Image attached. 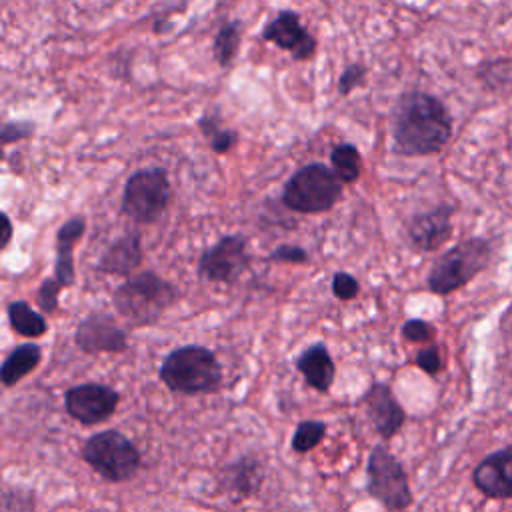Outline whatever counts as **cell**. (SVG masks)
Segmentation results:
<instances>
[{
  "mask_svg": "<svg viewBox=\"0 0 512 512\" xmlns=\"http://www.w3.org/2000/svg\"><path fill=\"white\" fill-rule=\"evenodd\" d=\"M392 148L400 156L440 152L452 136V116L444 102L422 90L402 92L390 116Z\"/></svg>",
  "mask_w": 512,
  "mask_h": 512,
  "instance_id": "6da1fadb",
  "label": "cell"
},
{
  "mask_svg": "<svg viewBox=\"0 0 512 512\" xmlns=\"http://www.w3.org/2000/svg\"><path fill=\"white\" fill-rule=\"evenodd\" d=\"M178 298L180 290L154 270L132 274L112 292L114 310L130 328L154 326Z\"/></svg>",
  "mask_w": 512,
  "mask_h": 512,
  "instance_id": "7a4b0ae2",
  "label": "cell"
},
{
  "mask_svg": "<svg viewBox=\"0 0 512 512\" xmlns=\"http://www.w3.org/2000/svg\"><path fill=\"white\" fill-rule=\"evenodd\" d=\"M158 378L174 394L198 396L220 390L224 372L210 348L202 344H184L162 358Z\"/></svg>",
  "mask_w": 512,
  "mask_h": 512,
  "instance_id": "3957f363",
  "label": "cell"
},
{
  "mask_svg": "<svg viewBox=\"0 0 512 512\" xmlns=\"http://www.w3.org/2000/svg\"><path fill=\"white\" fill-rule=\"evenodd\" d=\"M492 252L494 248L490 240L482 236H472L458 242L456 246L440 254L432 264L426 276L428 290L438 296L460 290L488 266Z\"/></svg>",
  "mask_w": 512,
  "mask_h": 512,
  "instance_id": "277c9868",
  "label": "cell"
},
{
  "mask_svg": "<svg viewBox=\"0 0 512 512\" xmlns=\"http://www.w3.org/2000/svg\"><path fill=\"white\" fill-rule=\"evenodd\" d=\"M342 182L322 162L300 166L282 188V204L298 214H322L342 198Z\"/></svg>",
  "mask_w": 512,
  "mask_h": 512,
  "instance_id": "5b68a950",
  "label": "cell"
},
{
  "mask_svg": "<svg viewBox=\"0 0 512 512\" xmlns=\"http://www.w3.org/2000/svg\"><path fill=\"white\" fill-rule=\"evenodd\" d=\"M80 458L100 478L112 484L132 480L142 466V454L138 446L116 428H108L86 438L80 448Z\"/></svg>",
  "mask_w": 512,
  "mask_h": 512,
  "instance_id": "8992f818",
  "label": "cell"
},
{
  "mask_svg": "<svg viewBox=\"0 0 512 512\" xmlns=\"http://www.w3.org/2000/svg\"><path fill=\"white\" fill-rule=\"evenodd\" d=\"M170 196L172 188L166 168H142L128 176L122 190L120 210L136 224H152L168 208Z\"/></svg>",
  "mask_w": 512,
  "mask_h": 512,
  "instance_id": "52a82bcc",
  "label": "cell"
},
{
  "mask_svg": "<svg viewBox=\"0 0 512 512\" xmlns=\"http://www.w3.org/2000/svg\"><path fill=\"white\" fill-rule=\"evenodd\" d=\"M366 492L388 512H404L412 506V490L402 462L384 442L372 446L366 462Z\"/></svg>",
  "mask_w": 512,
  "mask_h": 512,
  "instance_id": "ba28073f",
  "label": "cell"
},
{
  "mask_svg": "<svg viewBox=\"0 0 512 512\" xmlns=\"http://www.w3.org/2000/svg\"><path fill=\"white\" fill-rule=\"evenodd\" d=\"M250 268L248 242L242 234H228L200 254L198 274L208 282L234 284Z\"/></svg>",
  "mask_w": 512,
  "mask_h": 512,
  "instance_id": "9c48e42d",
  "label": "cell"
},
{
  "mask_svg": "<svg viewBox=\"0 0 512 512\" xmlns=\"http://www.w3.org/2000/svg\"><path fill=\"white\" fill-rule=\"evenodd\" d=\"M118 402V390L102 382H84L64 390V410L82 426L106 422L116 412Z\"/></svg>",
  "mask_w": 512,
  "mask_h": 512,
  "instance_id": "30bf717a",
  "label": "cell"
},
{
  "mask_svg": "<svg viewBox=\"0 0 512 512\" xmlns=\"http://www.w3.org/2000/svg\"><path fill=\"white\" fill-rule=\"evenodd\" d=\"M74 344L84 354H120L128 350L126 330L106 312H90L74 330Z\"/></svg>",
  "mask_w": 512,
  "mask_h": 512,
  "instance_id": "8fae6325",
  "label": "cell"
},
{
  "mask_svg": "<svg viewBox=\"0 0 512 512\" xmlns=\"http://www.w3.org/2000/svg\"><path fill=\"white\" fill-rule=\"evenodd\" d=\"M260 36L280 50H286L296 62L310 60L318 48L316 38L300 22V14L294 10H280L264 24Z\"/></svg>",
  "mask_w": 512,
  "mask_h": 512,
  "instance_id": "7c38bea8",
  "label": "cell"
},
{
  "mask_svg": "<svg viewBox=\"0 0 512 512\" xmlns=\"http://www.w3.org/2000/svg\"><path fill=\"white\" fill-rule=\"evenodd\" d=\"M370 424L382 440L394 438L406 424V410L386 382L374 380L360 398Z\"/></svg>",
  "mask_w": 512,
  "mask_h": 512,
  "instance_id": "4fadbf2b",
  "label": "cell"
},
{
  "mask_svg": "<svg viewBox=\"0 0 512 512\" xmlns=\"http://www.w3.org/2000/svg\"><path fill=\"white\" fill-rule=\"evenodd\" d=\"M266 480L264 462L254 454H242L226 462L218 472V486L232 500H248L260 494Z\"/></svg>",
  "mask_w": 512,
  "mask_h": 512,
  "instance_id": "5bb4252c",
  "label": "cell"
},
{
  "mask_svg": "<svg viewBox=\"0 0 512 512\" xmlns=\"http://www.w3.org/2000/svg\"><path fill=\"white\" fill-rule=\"evenodd\" d=\"M452 214L454 206L450 204H440L414 214L406 230L412 248L420 252H432L444 246L452 236Z\"/></svg>",
  "mask_w": 512,
  "mask_h": 512,
  "instance_id": "9a60e30c",
  "label": "cell"
},
{
  "mask_svg": "<svg viewBox=\"0 0 512 512\" xmlns=\"http://www.w3.org/2000/svg\"><path fill=\"white\" fill-rule=\"evenodd\" d=\"M474 488L492 500H512V446L484 456L472 472Z\"/></svg>",
  "mask_w": 512,
  "mask_h": 512,
  "instance_id": "2e32d148",
  "label": "cell"
},
{
  "mask_svg": "<svg viewBox=\"0 0 512 512\" xmlns=\"http://www.w3.org/2000/svg\"><path fill=\"white\" fill-rule=\"evenodd\" d=\"M142 234L136 230H128L108 244L102 256L96 262V270L108 276L130 278L142 264Z\"/></svg>",
  "mask_w": 512,
  "mask_h": 512,
  "instance_id": "e0dca14e",
  "label": "cell"
},
{
  "mask_svg": "<svg viewBox=\"0 0 512 512\" xmlns=\"http://www.w3.org/2000/svg\"><path fill=\"white\" fill-rule=\"evenodd\" d=\"M86 232V218L74 214L56 232V260H54V280L64 290L76 282L74 268V246Z\"/></svg>",
  "mask_w": 512,
  "mask_h": 512,
  "instance_id": "ac0fdd59",
  "label": "cell"
},
{
  "mask_svg": "<svg viewBox=\"0 0 512 512\" xmlns=\"http://www.w3.org/2000/svg\"><path fill=\"white\" fill-rule=\"evenodd\" d=\"M296 370L304 382L320 394L330 392L336 378V364L324 342L306 346L296 358Z\"/></svg>",
  "mask_w": 512,
  "mask_h": 512,
  "instance_id": "d6986e66",
  "label": "cell"
},
{
  "mask_svg": "<svg viewBox=\"0 0 512 512\" xmlns=\"http://www.w3.org/2000/svg\"><path fill=\"white\" fill-rule=\"evenodd\" d=\"M42 362V348L36 342H24L14 346L0 366V380L6 388L16 386L22 378L38 368Z\"/></svg>",
  "mask_w": 512,
  "mask_h": 512,
  "instance_id": "ffe728a7",
  "label": "cell"
},
{
  "mask_svg": "<svg viewBox=\"0 0 512 512\" xmlns=\"http://www.w3.org/2000/svg\"><path fill=\"white\" fill-rule=\"evenodd\" d=\"M6 316L10 328L24 338L44 336L48 330V322L42 312H36L26 300H12L6 306Z\"/></svg>",
  "mask_w": 512,
  "mask_h": 512,
  "instance_id": "44dd1931",
  "label": "cell"
},
{
  "mask_svg": "<svg viewBox=\"0 0 512 512\" xmlns=\"http://www.w3.org/2000/svg\"><path fill=\"white\" fill-rule=\"evenodd\" d=\"M198 128L206 138V142L210 144L212 152L216 154H228L238 146V140H240L238 132L222 126V118L218 112H204L198 118Z\"/></svg>",
  "mask_w": 512,
  "mask_h": 512,
  "instance_id": "7402d4cb",
  "label": "cell"
},
{
  "mask_svg": "<svg viewBox=\"0 0 512 512\" xmlns=\"http://www.w3.org/2000/svg\"><path fill=\"white\" fill-rule=\"evenodd\" d=\"M242 38V22L240 20H226L218 28L214 42H212V54L220 68H230L236 60L238 48Z\"/></svg>",
  "mask_w": 512,
  "mask_h": 512,
  "instance_id": "603a6c76",
  "label": "cell"
},
{
  "mask_svg": "<svg viewBox=\"0 0 512 512\" xmlns=\"http://www.w3.org/2000/svg\"><path fill=\"white\" fill-rule=\"evenodd\" d=\"M330 168L340 178L342 184L358 182L362 174V156L358 148L350 142L336 144L330 152Z\"/></svg>",
  "mask_w": 512,
  "mask_h": 512,
  "instance_id": "cb8c5ba5",
  "label": "cell"
},
{
  "mask_svg": "<svg viewBox=\"0 0 512 512\" xmlns=\"http://www.w3.org/2000/svg\"><path fill=\"white\" fill-rule=\"evenodd\" d=\"M326 436V422L322 420H302L292 432L290 448L296 454H308L312 452Z\"/></svg>",
  "mask_w": 512,
  "mask_h": 512,
  "instance_id": "d4e9b609",
  "label": "cell"
},
{
  "mask_svg": "<svg viewBox=\"0 0 512 512\" xmlns=\"http://www.w3.org/2000/svg\"><path fill=\"white\" fill-rule=\"evenodd\" d=\"M512 76L510 70V62L508 60H488L484 62L478 70H476V78L482 82V86H486V90H498L504 84H508Z\"/></svg>",
  "mask_w": 512,
  "mask_h": 512,
  "instance_id": "484cf974",
  "label": "cell"
},
{
  "mask_svg": "<svg viewBox=\"0 0 512 512\" xmlns=\"http://www.w3.org/2000/svg\"><path fill=\"white\" fill-rule=\"evenodd\" d=\"M36 496L22 486H6L2 492V512H34Z\"/></svg>",
  "mask_w": 512,
  "mask_h": 512,
  "instance_id": "4316f807",
  "label": "cell"
},
{
  "mask_svg": "<svg viewBox=\"0 0 512 512\" xmlns=\"http://www.w3.org/2000/svg\"><path fill=\"white\" fill-rule=\"evenodd\" d=\"M400 334L406 342H412V344H432L434 326L422 318H410L402 324Z\"/></svg>",
  "mask_w": 512,
  "mask_h": 512,
  "instance_id": "83f0119b",
  "label": "cell"
},
{
  "mask_svg": "<svg viewBox=\"0 0 512 512\" xmlns=\"http://www.w3.org/2000/svg\"><path fill=\"white\" fill-rule=\"evenodd\" d=\"M366 74H368V68L360 62H352L348 64L342 72H340V78H338V94L340 96H348L352 90L360 88L364 82H366Z\"/></svg>",
  "mask_w": 512,
  "mask_h": 512,
  "instance_id": "f1b7e54d",
  "label": "cell"
},
{
  "mask_svg": "<svg viewBox=\"0 0 512 512\" xmlns=\"http://www.w3.org/2000/svg\"><path fill=\"white\" fill-rule=\"evenodd\" d=\"M330 290L334 294V298L346 302V300H354L360 294V282L356 280V276L348 274V272H336L332 276L330 282Z\"/></svg>",
  "mask_w": 512,
  "mask_h": 512,
  "instance_id": "f546056e",
  "label": "cell"
},
{
  "mask_svg": "<svg viewBox=\"0 0 512 512\" xmlns=\"http://www.w3.org/2000/svg\"><path fill=\"white\" fill-rule=\"evenodd\" d=\"M60 292H62V288L56 284L54 278L42 280V284L38 286V292H36V302H38L42 314H54L58 310Z\"/></svg>",
  "mask_w": 512,
  "mask_h": 512,
  "instance_id": "4dcf8cb0",
  "label": "cell"
},
{
  "mask_svg": "<svg viewBox=\"0 0 512 512\" xmlns=\"http://www.w3.org/2000/svg\"><path fill=\"white\" fill-rule=\"evenodd\" d=\"M414 362H416V366H418L424 374H428V376H436V374L442 370V366H444L440 348H438L436 344H426V346H422V348L416 352Z\"/></svg>",
  "mask_w": 512,
  "mask_h": 512,
  "instance_id": "1f68e13d",
  "label": "cell"
},
{
  "mask_svg": "<svg viewBox=\"0 0 512 512\" xmlns=\"http://www.w3.org/2000/svg\"><path fill=\"white\" fill-rule=\"evenodd\" d=\"M268 260L270 262H286V264H308L310 254L306 248H302L298 244H278L268 254Z\"/></svg>",
  "mask_w": 512,
  "mask_h": 512,
  "instance_id": "d6a6232c",
  "label": "cell"
},
{
  "mask_svg": "<svg viewBox=\"0 0 512 512\" xmlns=\"http://www.w3.org/2000/svg\"><path fill=\"white\" fill-rule=\"evenodd\" d=\"M34 130H36L34 122H28V120H16V122L6 120V122L2 124V132H0L2 144L8 146V144H12V142L26 140V138H30V136L34 134Z\"/></svg>",
  "mask_w": 512,
  "mask_h": 512,
  "instance_id": "836d02e7",
  "label": "cell"
},
{
  "mask_svg": "<svg viewBox=\"0 0 512 512\" xmlns=\"http://www.w3.org/2000/svg\"><path fill=\"white\" fill-rule=\"evenodd\" d=\"M2 224H4V240H2V246L6 248L10 244V238H12V222L8 218V214H2Z\"/></svg>",
  "mask_w": 512,
  "mask_h": 512,
  "instance_id": "e575fe53",
  "label": "cell"
},
{
  "mask_svg": "<svg viewBox=\"0 0 512 512\" xmlns=\"http://www.w3.org/2000/svg\"><path fill=\"white\" fill-rule=\"evenodd\" d=\"M88 512H98V510H88Z\"/></svg>",
  "mask_w": 512,
  "mask_h": 512,
  "instance_id": "d590c367",
  "label": "cell"
}]
</instances>
